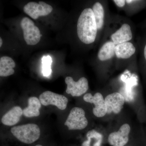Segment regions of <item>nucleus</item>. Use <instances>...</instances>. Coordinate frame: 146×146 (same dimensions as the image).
Segmentation results:
<instances>
[{"instance_id": "nucleus-1", "label": "nucleus", "mask_w": 146, "mask_h": 146, "mask_svg": "<svg viewBox=\"0 0 146 146\" xmlns=\"http://www.w3.org/2000/svg\"><path fill=\"white\" fill-rule=\"evenodd\" d=\"M98 31L92 9H85L82 12L78 21L77 33L79 39L86 44H92L96 40Z\"/></svg>"}, {"instance_id": "nucleus-2", "label": "nucleus", "mask_w": 146, "mask_h": 146, "mask_svg": "<svg viewBox=\"0 0 146 146\" xmlns=\"http://www.w3.org/2000/svg\"><path fill=\"white\" fill-rule=\"evenodd\" d=\"M11 132L18 140L28 144L37 141L40 135L39 127L33 123L13 127L11 129Z\"/></svg>"}, {"instance_id": "nucleus-3", "label": "nucleus", "mask_w": 146, "mask_h": 146, "mask_svg": "<svg viewBox=\"0 0 146 146\" xmlns=\"http://www.w3.org/2000/svg\"><path fill=\"white\" fill-rule=\"evenodd\" d=\"M21 26L27 44L31 46L37 44L41 39V33L33 21L27 17H24L21 20Z\"/></svg>"}, {"instance_id": "nucleus-4", "label": "nucleus", "mask_w": 146, "mask_h": 146, "mask_svg": "<svg viewBox=\"0 0 146 146\" xmlns=\"http://www.w3.org/2000/svg\"><path fill=\"white\" fill-rule=\"evenodd\" d=\"M88 121L82 108L74 107L71 110L65 125L69 130H82L88 125Z\"/></svg>"}, {"instance_id": "nucleus-5", "label": "nucleus", "mask_w": 146, "mask_h": 146, "mask_svg": "<svg viewBox=\"0 0 146 146\" xmlns=\"http://www.w3.org/2000/svg\"><path fill=\"white\" fill-rule=\"evenodd\" d=\"M52 10L51 6L43 1H39V3L31 2L24 7V12L34 20L38 19L40 16H48Z\"/></svg>"}, {"instance_id": "nucleus-6", "label": "nucleus", "mask_w": 146, "mask_h": 146, "mask_svg": "<svg viewBox=\"0 0 146 146\" xmlns=\"http://www.w3.org/2000/svg\"><path fill=\"white\" fill-rule=\"evenodd\" d=\"M41 104L45 106L52 105L59 109L64 110L68 104V99L63 95L56 94L50 91L43 92L39 97Z\"/></svg>"}, {"instance_id": "nucleus-7", "label": "nucleus", "mask_w": 146, "mask_h": 146, "mask_svg": "<svg viewBox=\"0 0 146 146\" xmlns=\"http://www.w3.org/2000/svg\"><path fill=\"white\" fill-rule=\"evenodd\" d=\"M65 82L67 85L66 92L73 97H79L86 93L89 89V83L87 79L82 77L75 82L71 77H67Z\"/></svg>"}, {"instance_id": "nucleus-8", "label": "nucleus", "mask_w": 146, "mask_h": 146, "mask_svg": "<svg viewBox=\"0 0 146 146\" xmlns=\"http://www.w3.org/2000/svg\"><path fill=\"white\" fill-rule=\"evenodd\" d=\"M83 100L87 102L94 104L93 113L98 117H104L107 114L106 105L105 99L100 93H96L92 96L90 93H87L84 96Z\"/></svg>"}, {"instance_id": "nucleus-9", "label": "nucleus", "mask_w": 146, "mask_h": 146, "mask_svg": "<svg viewBox=\"0 0 146 146\" xmlns=\"http://www.w3.org/2000/svg\"><path fill=\"white\" fill-rule=\"evenodd\" d=\"M131 127L127 123L124 124L117 131L112 132L108 137L109 143L112 146H124L129 141Z\"/></svg>"}, {"instance_id": "nucleus-10", "label": "nucleus", "mask_w": 146, "mask_h": 146, "mask_svg": "<svg viewBox=\"0 0 146 146\" xmlns=\"http://www.w3.org/2000/svg\"><path fill=\"white\" fill-rule=\"evenodd\" d=\"M107 114H118L122 109L125 102L124 97L118 92L108 95L105 98Z\"/></svg>"}, {"instance_id": "nucleus-11", "label": "nucleus", "mask_w": 146, "mask_h": 146, "mask_svg": "<svg viewBox=\"0 0 146 146\" xmlns=\"http://www.w3.org/2000/svg\"><path fill=\"white\" fill-rule=\"evenodd\" d=\"M133 37L131 27L128 24H123L117 30L111 35L112 41L117 45L129 42Z\"/></svg>"}, {"instance_id": "nucleus-12", "label": "nucleus", "mask_w": 146, "mask_h": 146, "mask_svg": "<svg viewBox=\"0 0 146 146\" xmlns=\"http://www.w3.org/2000/svg\"><path fill=\"white\" fill-rule=\"evenodd\" d=\"M136 51V47L129 42L119 44L115 47V55L119 59H128L131 57Z\"/></svg>"}, {"instance_id": "nucleus-13", "label": "nucleus", "mask_w": 146, "mask_h": 146, "mask_svg": "<svg viewBox=\"0 0 146 146\" xmlns=\"http://www.w3.org/2000/svg\"><path fill=\"white\" fill-rule=\"evenodd\" d=\"M23 115V110L19 106H14L2 118L1 122L5 125H15L19 121Z\"/></svg>"}, {"instance_id": "nucleus-14", "label": "nucleus", "mask_w": 146, "mask_h": 146, "mask_svg": "<svg viewBox=\"0 0 146 146\" xmlns=\"http://www.w3.org/2000/svg\"><path fill=\"white\" fill-rule=\"evenodd\" d=\"M28 106L23 110V115L27 117H38L40 115L39 109L41 108L40 100L35 97L29 98Z\"/></svg>"}, {"instance_id": "nucleus-15", "label": "nucleus", "mask_w": 146, "mask_h": 146, "mask_svg": "<svg viewBox=\"0 0 146 146\" xmlns=\"http://www.w3.org/2000/svg\"><path fill=\"white\" fill-rule=\"evenodd\" d=\"M116 45L112 41L106 42L102 45L98 53V58L102 61L111 59L115 55Z\"/></svg>"}, {"instance_id": "nucleus-16", "label": "nucleus", "mask_w": 146, "mask_h": 146, "mask_svg": "<svg viewBox=\"0 0 146 146\" xmlns=\"http://www.w3.org/2000/svg\"><path fill=\"white\" fill-rule=\"evenodd\" d=\"M16 63L11 58L2 56L0 58V76L7 77L13 75L15 72L13 68Z\"/></svg>"}, {"instance_id": "nucleus-17", "label": "nucleus", "mask_w": 146, "mask_h": 146, "mask_svg": "<svg viewBox=\"0 0 146 146\" xmlns=\"http://www.w3.org/2000/svg\"><path fill=\"white\" fill-rule=\"evenodd\" d=\"M92 9L95 16L98 31L101 30L103 27L104 24V8L101 3L97 2L93 5Z\"/></svg>"}, {"instance_id": "nucleus-18", "label": "nucleus", "mask_w": 146, "mask_h": 146, "mask_svg": "<svg viewBox=\"0 0 146 146\" xmlns=\"http://www.w3.org/2000/svg\"><path fill=\"white\" fill-rule=\"evenodd\" d=\"M87 140L84 141L82 146H101L103 141V136L96 131L92 129L87 132Z\"/></svg>"}, {"instance_id": "nucleus-19", "label": "nucleus", "mask_w": 146, "mask_h": 146, "mask_svg": "<svg viewBox=\"0 0 146 146\" xmlns=\"http://www.w3.org/2000/svg\"><path fill=\"white\" fill-rule=\"evenodd\" d=\"M43 65V74L45 77H48L51 74L52 70L51 65L52 63V59L49 56H44L42 59Z\"/></svg>"}, {"instance_id": "nucleus-20", "label": "nucleus", "mask_w": 146, "mask_h": 146, "mask_svg": "<svg viewBox=\"0 0 146 146\" xmlns=\"http://www.w3.org/2000/svg\"><path fill=\"white\" fill-rule=\"evenodd\" d=\"M113 1L119 7H123L125 5L126 1L125 0H114Z\"/></svg>"}, {"instance_id": "nucleus-21", "label": "nucleus", "mask_w": 146, "mask_h": 146, "mask_svg": "<svg viewBox=\"0 0 146 146\" xmlns=\"http://www.w3.org/2000/svg\"><path fill=\"white\" fill-rule=\"evenodd\" d=\"M143 58L144 64L146 65V42L144 45L143 49Z\"/></svg>"}, {"instance_id": "nucleus-22", "label": "nucleus", "mask_w": 146, "mask_h": 146, "mask_svg": "<svg viewBox=\"0 0 146 146\" xmlns=\"http://www.w3.org/2000/svg\"><path fill=\"white\" fill-rule=\"evenodd\" d=\"M135 1H131V0H127V1H126V2L128 3H132Z\"/></svg>"}, {"instance_id": "nucleus-23", "label": "nucleus", "mask_w": 146, "mask_h": 146, "mask_svg": "<svg viewBox=\"0 0 146 146\" xmlns=\"http://www.w3.org/2000/svg\"><path fill=\"white\" fill-rule=\"evenodd\" d=\"M3 44V40L2 39V38H0V47H1L2 45Z\"/></svg>"}, {"instance_id": "nucleus-24", "label": "nucleus", "mask_w": 146, "mask_h": 146, "mask_svg": "<svg viewBox=\"0 0 146 146\" xmlns=\"http://www.w3.org/2000/svg\"><path fill=\"white\" fill-rule=\"evenodd\" d=\"M35 146H42L41 145H36Z\"/></svg>"}]
</instances>
